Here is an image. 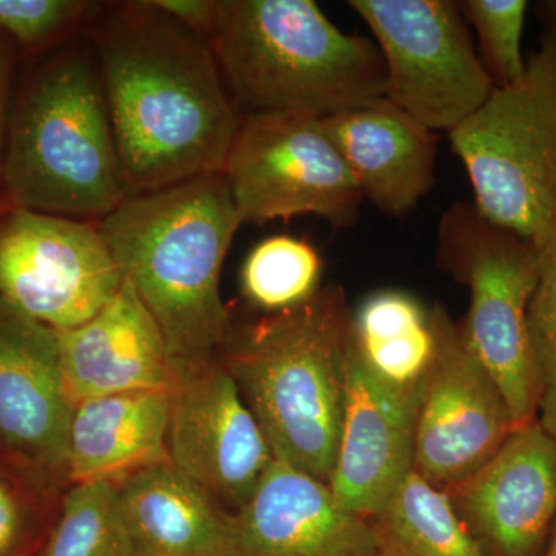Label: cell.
<instances>
[{
  "label": "cell",
  "mask_w": 556,
  "mask_h": 556,
  "mask_svg": "<svg viewBox=\"0 0 556 556\" xmlns=\"http://www.w3.org/2000/svg\"><path fill=\"white\" fill-rule=\"evenodd\" d=\"M94 46L130 195L225 169L243 113L207 40L127 2L104 17Z\"/></svg>",
  "instance_id": "cell-1"
},
{
  "label": "cell",
  "mask_w": 556,
  "mask_h": 556,
  "mask_svg": "<svg viewBox=\"0 0 556 556\" xmlns=\"http://www.w3.org/2000/svg\"><path fill=\"white\" fill-rule=\"evenodd\" d=\"M97 225L177 368L214 361L232 329L219 291L223 263L243 225L225 174L135 193Z\"/></svg>",
  "instance_id": "cell-2"
},
{
  "label": "cell",
  "mask_w": 556,
  "mask_h": 556,
  "mask_svg": "<svg viewBox=\"0 0 556 556\" xmlns=\"http://www.w3.org/2000/svg\"><path fill=\"white\" fill-rule=\"evenodd\" d=\"M350 332L345 291L329 283L302 305L230 329L218 353L274 457L327 484L345 407Z\"/></svg>",
  "instance_id": "cell-3"
},
{
  "label": "cell",
  "mask_w": 556,
  "mask_h": 556,
  "mask_svg": "<svg viewBox=\"0 0 556 556\" xmlns=\"http://www.w3.org/2000/svg\"><path fill=\"white\" fill-rule=\"evenodd\" d=\"M208 46L243 115L320 119L387 94L375 40L340 30L313 0H217Z\"/></svg>",
  "instance_id": "cell-4"
},
{
  "label": "cell",
  "mask_w": 556,
  "mask_h": 556,
  "mask_svg": "<svg viewBox=\"0 0 556 556\" xmlns=\"http://www.w3.org/2000/svg\"><path fill=\"white\" fill-rule=\"evenodd\" d=\"M0 181L11 207L100 222L130 195L101 76L70 47L25 84L11 112Z\"/></svg>",
  "instance_id": "cell-5"
},
{
  "label": "cell",
  "mask_w": 556,
  "mask_h": 556,
  "mask_svg": "<svg viewBox=\"0 0 556 556\" xmlns=\"http://www.w3.org/2000/svg\"><path fill=\"white\" fill-rule=\"evenodd\" d=\"M448 135L478 211L535 239L556 215V28L526 61L521 78L495 87Z\"/></svg>",
  "instance_id": "cell-6"
},
{
  "label": "cell",
  "mask_w": 556,
  "mask_h": 556,
  "mask_svg": "<svg viewBox=\"0 0 556 556\" xmlns=\"http://www.w3.org/2000/svg\"><path fill=\"white\" fill-rule=\"evenodd\" d=\"M437 260L470 291L460 321L468 345L500 387L517 427L533 422L546 391L529 338L540 273L535 240L490 222L475 203L457 201L439 223Z\"/></svg>",
  "instance_id": "cell-7"
},
{
  "label": "cell",
  "mask_w": 556,
  "mask_h": 556,
  "mask_svg": "<svg viewBox=\"0 0 556 556\" xmlns=\"http://www.w3.org/2000/svg\"><path fill=\"white\" fill-rule=\"evenodd\" d=\"M382 54L388 100L427 129L453 131L495 84L478 56L459 3L452 0H350Z\"/></svg>",
  "instance_id": "cell-8"
},
{
  "label": "cell",
  "mask_w": 556,
  "mask_h": 556,
  "mask_svg": "<svg viewBox=\"0 0 556 556\" xmlns=\"http://www.w3.org/2000/svg\"><path fill=\"white\" fill-rule=\"evenodd\" d=\"M223 174L241 223L316 215L348 228L365 200L320 119L311 116H241Z\"/></svg>",
  "instance_id": "cell-9"
},
{
  "label": "cell",
  "mask_w": 556,
  "mask_h": 556,
  "mask_svg": "<svg viewBox=\"0 0 556 556\" xmlns=\"http://www.w3.org/2000/svg\"><path fill=\"white\" fill-rule=\"evenodd\" d=\"M97 222L11 207L0 214V300L67 331L86 324L123 287Z\"/></svg>",
  "instance_id": "cell-10"
},
{
  "label": "cell",
  "mask_w": 556,
  "mask_h": 556,
  "mask_svg": "<svg viewBox=\"0 0 556 556\" xmlns=\"http://www.w3.org/2000/svg\"><path fill=\"white\" fill-rule=\"evenodd\" d=\"M431 317L437 356L420 393L413 471L447 490L484 466L517 424L463 325L442 305L431 308Z\"/></svg>",
  "instance_id": "cell-11"
},
{
  "label": "cell",
  "mask_w": 556,
  "mask_h": 556,
  "mask_svg": "<svg viewBox=\"0 0 556 556\" xmlns=\"http://www.w3.org/2000/svg\"><path fill=\"white\" fill-rule=\"evenodd\" d=\"M167 455L236 514L274 463L268 438L218 357L178 369L170 391Z\"/></svg>",
  "instance_id": "cell-12"
},
{
  "label": "cell",
  "mask_w": 556,
  "mask_h": 556,
  "mask_svg": "<svg viewBox=\"0 0 556 556\" xmlns=\"http://www.w3.org/2000/svg\"><path fill=\"white\" fill-rule=\"evenodd\" d=\"M485 556H543L556 522V445L540 422L511 431L495 455L444 490Z\"/></svg>",
  "instance_id": "cell-13"
},
{
  "label": "cell",
  "mask_w": 556,
  "mask_h": 556,
  "mask_svg": "<svg viewBox=\"0 0 556 556\" xmlns=\"http://www.w3.org/2000/svg\"><path fill=\"white\" fill-rule=\"evenodd\" d=\"M420 393L422 387L391 386L372 372L350 332L345 407L328 482L340 506L368 519L412 473Z\"/></svg>",
  "instance_id": "cell-14"
},
{
  "label": "cell",
  "mask_w": 556,
  "mask_h": 556,
  "mask_svg": "<svg viewBox=\"0 0 556 556\" xmlns=\"http://www.w3.org/2000/svg\"><path fill=\"white\" fill-rule=\"evenodd\" d=\"M72 413L60 331L0 300V445L25 466L67 477Z\"/></svg>",
  "instance_id": "cell-15"
},
{
  "label": "cell",
  "mask_w": 556,
  "mask_h": 556,
  "mask_svg": "<svg viewBox=\"0 0 556 556\" xmlns=\"http://www.w3.org/2000/svg\"><path fill=\"white\" fill-rule=\"evenodd\" d=\"M232 556H372V536L327 482L274 459L233 514Z\"/></svg>",
  "instance_id": "cell-16"
},
{
  "label": "cell",
  "mask_w": 556,
  "mask_h": 556,
  "mask_svg": "<svg viewBox=\"0 0 556 556\" xmlns=\"http://www.w3.org/2000/svg\"><path fill=\"white\" fill-rule=\"evenodd\" d=\"M60 340L73 407L110 394L172 390L177 380L166 339L127 280L97 316L60 331Z\"/></svg>",
  "instance_id": "cell-17"
},
{
  "label": "cell",
  "mask_w": 556,
  "mask_h": 556,
  "mask_svg": "<svg viewBox=\"0 0 556 556\" xmlns=\"http://www.w3.org/2000/svg\"><path fill=\"white\" fill-rule=\"evenodd\" d=\"M365 200L404 217L433 188L438 135L387 97L320 118Z\"/></svg>",
  "instance_id": "cell-18"
},
{
  "label": "cell",
  "mask_w": 556,
  "mask_h": 556,
  "mask_svg": "<svg viewBox=\"0 0 556 556\" xmlns=\"http://www.w3.org/2000/svg\"><path fill=\"white\" fill-rule=\"evenodd\" d=\"M115 485L137 556H232V511L170 460Z\"/></svg>",
  "instance_id": "cell-19"
},
{
  "label": "cell",
  "mask_w": 556,
  "mask_h": 556,
  "mask_svg": "<svg viewBox=\"0 0 556 556\" xmlns=\"http://www.w3.org/2000/svg\"><path fill=\"white\" fill-rule=\"evenodd\" d=\"M170 391L110 394L76 404L68 430L70 481L118 482L169 463Z\"/></svg>",
  "instance_id": "cell-20"
},
{
  "label": "cell",
  "mask_w": 556,
  "mask_h": 556,
  "mask_svg": "<svg viewBox=\"0 0 556 556\" xmlns=\"http://www.w3.org/2000/svg\"><path fill=\"white\" fill-rule=\"evenodd\" d=\"M351 339L367 367L391 386L422 387L437 356L431 309L396 289L375 292L351 314Z\"/></svg>",
  "instance_id": "cell-21"
},
{
  "label": "cell",
  "mask_w": 556,
  "mask_h": 556,
  "mask_svg": "<svg viewBox=\"0 0 556 556\" xmlns=\"http://www.w3.org/2000/svg\"><path fill=\"white\" fill-rule=\"evenodd\" d=\"M372 556H485L447 493L412 471L368 518Z\"/></svg>",
  "instance_id": "cell-22"
},
{
  "label": "cell",
  "mask_w": 556,
  "mask_h": 556,
  "mask_svg": "<svg viewBox=\"0 0 556 556\" xmlns=\"http://www.w3.org/2000/svg\"><path fill=\"white\" fill-rule=\"evenodd\" d=\"M40 556H137L115 482L73 484Z\"/></svg>",
  "instance_id": "cell-23"
},
{
  "label": "cell",
  "mask_w": 556,
  "mask_h": 556,
  "mask_svg": "<svg viewBox=\"0 0 556 556\" xmlns=\"http://www.w3.org/2000/svg\"><path fill=\"white\" fill-rule=\"evenodd\" d=\"M324 262L308 241L274 236L249 252L241 268L244 298L266 311L280 313L302 305L321 288Z\"/></svg>",
  "instance_id": "cell-24"
},
{
  "label": "cell",
  "mask_w": 556,
  "mask_h": 556,
  "mask_svg": "<svg viewBox=\"0 0 556 556\" xmlns=\"http://www.w3.org/2000/svg\"><path fill=\"white\" fill-rule=\"evenodd\" d=\"M464 20L477 31L481 61L495 87L508 86L526 70L522 31L529 3L526 0H464Z\"/></svg>",
  "instance_id": "cell-25"
},
{
  "label": "cell",
  "mask_w": 556,
  "mask_h": 556,
  "mask_svg": "<svg viewBox=\"0 0 556 556\" xmlns=\"http://www.w3.org/2000/svg\"><path fill=\"white\" fill-rule=\"evenodd\" d=\"M540 273L529 305V338L544 388H556V215L535 237Z\"/></svg>",
  "instance_id": "cell-26"
},
{
  "label": "cell",
  "mask_w": 556,
  "mask_h": 556,
  "mask_svg": "<svg viewBox=\"0 0 556 556\" xmlns=\"http://www.w3.org/2000/svg\"><path fill=\"white\" fill-rule=\"evenodd\" d=\"M97 3L84 0H0V31L36 47L75 30Z\"/></svg>",
  "instance_id": "cell-27"
},
{
  "label": "cell",
  "mask_w": 556,
  "mask_h": 556,
  "mask_svg": "<svg viewBox=\"0 0 556 556\" xmlns=\"http://www.w3.org/2000/svg\"><path fill=\"white\" fill-rule=\"evenodd\" d=\"M28 507L16 485L0 475V556H14L20 552L28 533Z\"/></svg>",
  "instance_id": "cell-28"
},
{
  "label": "cell",
  "mask_w": 556,
  "mask_h": 556,
  "mask_svg": "<svg viewBox=\"0 0 556 556\" xmlns=\"http://www.w3.org/2000/svg\"><path fill=\"white\" fill-rule=\"evenodd\" d=\"M150 9L166 14L204 40L211 39L217 16V0H144Z\"/></svg>",
  "instance_id": "cell-29"
},
{
  "label": "cell",
  "mask_w": 556,
  "mask_h": 556,
  "mask_svg": "<svg viewBox=\"0 0 556 556\" xmlns=\"http://www.w3.org/2000/svg\"><path fill=\"white\" fill-rule=\"evenodd\" d=\"M11 64H13L11 47L5 39L0 38V163H2L3 148H5L7 127H9L7 101H9Z\"/></svg>",
  "instance_id": "cell-30"
},
{
  "label": "cell",
  "mask_w": 556,
  "mask_h": 556,
  "mask_svg": "<svg viewBox=\"0 0 556 556\" xmlns=\"http://www.w3.org/2000/svg\"><path fill=\"white\" fill-rule=\"evenodd\" d=\"M536 419L556 445V388L544 391Z\"/></svg>",
  "instance_id": "cell-31"
},
{
  "label": "cell",
  "mask_w": 556,
  "mask_h": 556,
  "mask_svg": "<svg viewBox=\"0 0 556 556\" xmlns=\"http://www.w3.org/2000/svg\"><path fill=\"white\" fill-rule=\"evenodd\" d=\"M541 16L548 21L551 28H556V0H548V2H541L540 7Z\"/></svg>",
  "instance_id": "cell-32"
},
{
  "label": "cell",
  "mask_w": 556,
  "mask_h": 556,
  "mask_svg": "<svg viewBox=\"0 0 556 556\" xmlns=\"http://www.w3.org/2000/svg\"><path fill=\"white\" fill-rule=\"evenodd\" d=\"M543 556H556V522L554 530H552L551 538H548L547 546L544 548Z\"/></svg>",
  "instance_id": "cell-33"
}]
</instances>
